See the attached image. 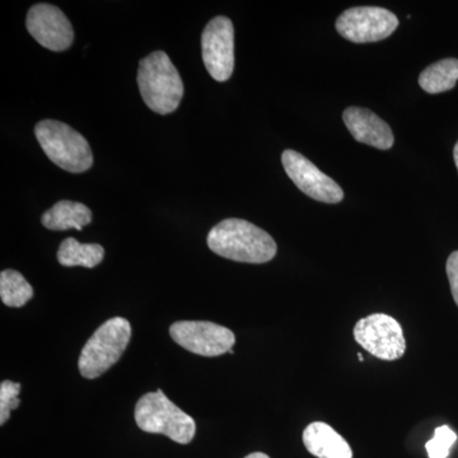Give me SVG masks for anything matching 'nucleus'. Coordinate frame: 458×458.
I'll use <instances>...</instances> for the list:
<instances>
[{"label":"nucleus","instance_id":"nucleus-18","mask_svg":"<svg viewBox=\"0 0 458 458\" xmlns=\"http://www.w3.org/2000/svg\"><path fill=\"white\" fill-rule=\"evenodd\" d=\"M457 441V434L450 427H438L434 432V437L427 442L426 450L429 458H447L454 442Z\"/></svg>","mask_w":458,"mask_h":458},{"label":"nucleus","instance_id":"nucleus-10","mask_svg":"<svg viewBox=\"0 0 458 458\" xmlns=\"http://www.w3.org/2000/svg\"><path fill=\"white\" fill-rule=\"evenodd\" d=\"M282 162L289 179L293 181L294 185L307 197L327 204L343 201L344 191L339 183L325 174L301 153L286 149L283 152Z\"/></svg>","mask_w":458,"mask_h":458},{"label":"nucleus","instance_id":"nucleus-6","mask_svg":"<svg viewBox=\"0 0 458 458\" xmlns=\"http://www.w3.org/2000/svg\"><path fill=\"white\" fill-rule=\"evenodd\" d=\"M355 342L382 360H400L406 352L403 330L397 319L386 313H373L355 325Z\"/></svg>","mask_w":458,"mask_h":458},{"label":"nucleus","instance_id":"nucleus-5","mask_svg":"<svg viewBox=\"0 0 458 458\" xmlns=\"http://www.w3.org/2000/svg\"><path fill=\"white\" fill-rule=\"evenodd\" d=\"M131 336V327L128 319L114 318L104 322L81 352L78 360L81 375L87 379H95L107 372L122 358Z\"/></svg>","mask_w":458,"mask_h":458},{"label":"nucleus","instance_id":"nucleus-20","mask_svg":"<svg viewBox=\"0 0 458 458\" xmlns=\"http://www.w3.org/2000/svg\"><path fill=\"white\" fill-rule=\"evenodd\" d=\"M445 270L450 280L452 297L458 307V251L452 252L445 265Z\"/></svg>","mask_w":458,"mask_h":458},{"label":"nucleus","instance_id":"nucleus-3","mask_svg":"<svg viewBox=\"0 0 458 458\" xmlns=\"http://www.w3.org/2000/svg\"><path fill=\"white\" fill-rule=\"evenodd\" d=\"M135 421L144 432L164 434L180 445H188L197 432L194 419L168 400L161 390L140 397L135 406Z\"/></svg>","mask_w":458,"mask_h":458},{"label":"nucleus","instance_id":"nucleus-21","mask_svg":"<svg viewBox=\"0 0 458 458\" xmlns=\"http://www.w3.org/2000/svg\"><path fill=\"white\" fill-rule=\"evenodd\" d=\"M245 458H270L267 454H262V452H254V454H249Z\"/></svg>","mask_w":458,"mask_h":458},{"label":"nucleus","instance_id":"nucleus-19","mask_svg":"<svg viewBox=\"0 0 458 458\" xmlns=\"http://www.w3.org/2000/svg\"><path fill=\"white\" fill-rule=\"evenodd\" d=\"M21 385L12 381H3L0 385V424L4 426L5 421L11 417L12 410L20 406Z\"/></svg>","mask_w":458,"mask_h":458},{"label":"nucleus","instance_id":"nucleus-16","mask_svg":"<svg viewBox=\"0 0 458 458\" xmlns=\"http://www.w3.org/2000/svg\"><path fill=\"white\" fill-rule=\"evenodd\" d=\"M105 258L104 247L98 243H81L75 238H66L57 251V261L63 267H83L92 269Z\"/></svg>","mask_w":458,"mask_h":458},{"label":"nucleus","instance_id":"nucleus-7","mask_svg":"<svg viewBox=\"0 0 458 458\" xmlns=\"http://www.w3.org/2000/svg\"><path fill=\"white\" fill-rule=\"evenodd\" d=\"M399 27V18L381 7L346 9L336 21V31L355 44L385 40Z\"/></svg>","mask_w":458,"mask_h":458},{"label":"nucleus","instance_id":"nucleus-23","mask_svg":"<svg viewBox=\"0 0 458 458\" xmlns=\"http://www.w3.org/2000/svg\"><path fill=\"white\" fill-rule=\"evenodd\" d=\"M358 360H364V358H363V357H361V354H358Z\"/></svg>","mask_w":458,"mask_h":458},{"label":"nucleus","instance_id":"nucleus-11","mask_svg":"<svg viewBox=\"0 0 458 458\" xmlns=\"http://www.w3.org/2000/svg\"><path fill=\"white\" fill-rule=\"evenodd\" d=\"M26 26L45 49L64 51L73 44V26L55 5L47 3L33 5L27 14Z\"/></svg>","mask_w":458,"mask_h":458},{"label":"nucleus","instance_id":"nucleus-14","mask_svg":"<svg viewBox=\"0 0 458 458\" xmlns=\"http://www.w3.org/2000/svg\"><path fill=\"white\" fill-rule=\"evenodd\" d=\"M41 222L50 231H68L72 228L82 231L92 222V212L82 203L62 200L44 213Z\"/></svg>","mask_w":458,"mask_h":458},{"label":"nucleus","instance_id":"nucleus-8","mask_svg":"<svg viewBox=\"0 0 458 458\" xmlns=\"http://www.w3.org/2000/svg\"><path fill=\"white\" fill-rule=\"evenodd\" d=\"M170 334L183 349L203 357H219L231 352L236 344V336L229 328L214 322H174Z\"/></svg>","mask_w":458,"mask_h":458},{"label":"nucleus","instance_id":"nucleus-15","mask_svg":"<svg viewBox=\"0 0 458 458\" xmlns=\"http://www.w3.org/2000/svg\"><path fill=\"white\" fill-rule=\"evenodd\" d=\"M458 81V59L447 57L427 66L419 75V86L429 95L454 89Z\"/></svg>","mask_w":458,"mask_h":458},{"label":"nucleus","instance_id":"nucleus-4","mask_svg":"<svg viewBox=\"0 0 458 458\" xmlns=\"http://www.w3.org/2000/svg\"><path fill=\"white\" fill-rule=\"evenodd\" d=\"M35 135L45 155L62 170L81 174L92 167L93 153L89 141L66 123L42 120L36 125Z\"/></svg>","mask_w":458,"mask_h":458},{"label":"nucleus","instance_id":"nucleus-12","mask_svg":"<svg viewBox=\"0 0 458 458\" xmlns=\"http://www.w3.org/2000/svg\"><path fill=\"white\" fill-rule=\"evenodd\" d=\"M343 120L352 138L360 143L381 150L394 147V138L390 125L369 108L348 107L344 111Z\"/></svg>","mask_w":458,"mask_h":458},{"label":"nucleus","instance_id":"nucleus-17","mask_svg":"<svg viewBox=\"0 0 458 458\" xmlns=\"http://www.w3.org/2000/svg\"><path fill=\"white\" fill-rule=\"evenodd\" d=\"M0 297L5 306L18 309L31 300L33 288L18 271L3 270L0 274Z\"/></svg>","mask_w":458,"mask_h":458},{"label":"nucleus","instance_id":"nucleus-13","mask_svg":"<svg viewBox=\"0 0 458 458\" xmlns=\"http://www.w3.org/2000/svg\"><path fill=\"white\" fill-rule=\"evenodd\" d=\"M304 447L318 458H352L349 443L322 421H313L303 432Z\"/></svg>","mask_w":458,"mask_h":458},{"label":"nucleus","instance_id":"nucleus-22","mask_svg":"<svg viewBox=\"0 0 458 458\" xmlns=\"http://www.w3.org/2000/svg\"><path fill=\"white\" fill-rule=\"evenodd\" d=\"M454 164H456V167L458 170V141L456 143V146L454 148Z\"/></svg>","mask_w":458,"mask_h":458},{"label":"nucleus","instance_id":"nucleus-2","mask_svg":"<svg viewBox=\"0 0 458 458\" xmlns=\"http://www.w3.org/2000/svg\"><path fill=\"white\" fill-rule=\"evenodd\" d=\"M138 86L144 102L159 114L174 113L183 98V83L176 66L164 51L140 60Z\"/></svg>","mask_w":458,"mask_h":458},{"label":"nucleus","instance_id":"nucleus-9","mask_svg":"<svg viewBox=\"0 0 458 458\" xmlns=\"http://www.w3.org/2000/svg\"><path fill=\"white\" fill-rule=\"evenodd\" d=\"M203 62L208 73L218 82H225L234 69V29L229 18H213L201 36Z\"/></svg>","mask_w":458,"mask_h":458},{"label":"nucleus","instance_id":"nucleus-1","mask_svg":"<svg viewBox=\"0 0 458 458\" xmlns=\"http://www.w3.org/2000/svg\"><path fill=\"white\" fill-rule=\"evenodd\" d=\"M207 242L214 254L247 264H265L278 252L273 237L245 219L229 218L218 223L210 229Z\"/></svg>","mask_w":458,"mask_h":458}]
</instances>
